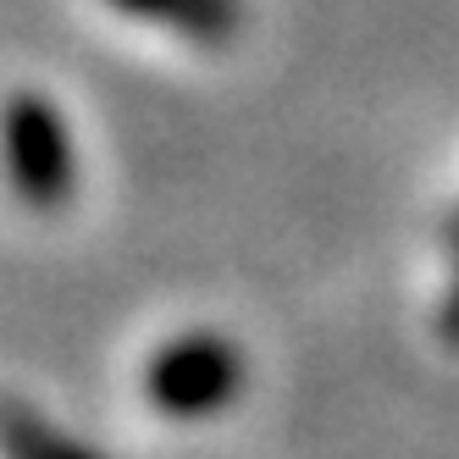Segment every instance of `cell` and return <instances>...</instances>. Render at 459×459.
Segmentation results:
<instances>
[{
	"mask_svg": "<svg viewBox=\"0 0 459 459\" xmlns=\"http://www.w3.org/2000/svg\"><path fill=\"white\" fill-rule=\"evenodd\" d=\"M244 393V354L221 333H188L160 343L144 366V399L172 420H200Z\"/></svg>",
	"mask_w": 459,
	"mask_h": 459,
	"instance_id": "6da1fadb",
	"label": "cell"
},
{
	"mask_svg": "<svg viewBox=\"0 0 459 459\" xmlns=\"http://www.w3.org/2000/svg\"><path fill=\"white\" fill-rule=\"evenodd\" d=\"M0 139H6L12 188L22 194L28 211H61L73 200L78 160H73V139H67V122H61L56 100H45L34 89L12 94L6 117H0Z\"/></svg>",
	"mask_w": 459,
	"mask_h": 459,
	"instance_id": "7a4b0ae2",
	"label": "cell"
},
{
	"mask_svg": "<svg viewBox=\"0 0 459 459\" xmlns=\"http://www.w3.org/2000/svg\"><path fill=\"white\" fill-rule=\"evenodd\" d=\"M111 6L127 17L172 28V34H183L194 45H227L238 34V17H244L238 0H111Z\"/></svg>",
	"mask_w": 459,
	"mask_h": 459,
	"instance_id": "3957f363",
	"label": "cell"
},
{
	"mask_svg": "<svg viewBox=\"0 0 459 459\" xmlns=\"http://www.w3.org/2000/svg\"><path fill=\"white\" fill-rule=\"evenodd\" d=\"M0 448H6V459H100L94 448L56 432L39 410L12 404V399H0Z\"/></svg>",
	"mask_w": 459,
	"mask_h": 459,
	"instance_id": "277c9868",
	"label": "cell"
},
{
	"mask_svg": "<svg viewBox=\"0 0 459 459\" xmlns=\"http://www.w3.org/2000/svg\"><path fill=\"white\" fill-rule=\"evenodd\" d=\"M437 333H443V343H454L459 349V288L443 299V316H437Z\"/></svg>",
	"mask_w": 459,
	"mask_h": 459,
	"instance_id": "5b68a950",
	"label": "cell"
},
{
	"mask_svg": "<svg viewBox=\"0 0 459 459\" xmlns=\"http://www.w3.org/2000/svg\"><path fill=\"white\" fill-rule=\"evenodd\" d=\"M448 238H454V244H459V216H454V227H448Z\"/></svg>",
	"mask_w": 459,
	"mask_h": 459,
	"instance_id": "8992f818",
	"label": "cell"
}]
</instances>
